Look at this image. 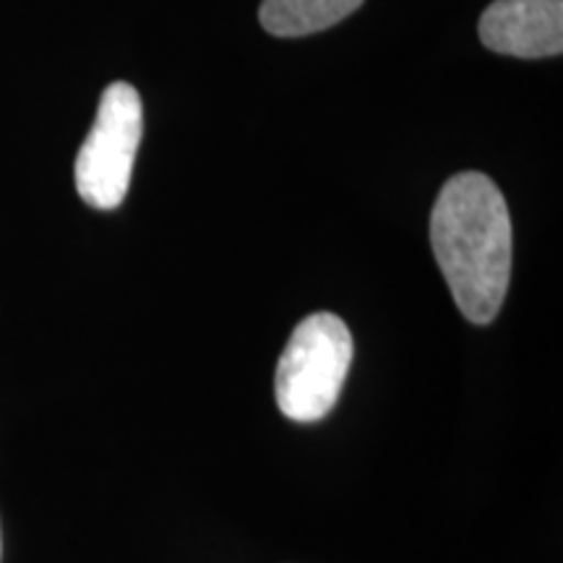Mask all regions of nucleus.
I'll return each mask as SVG.
<instances>
[{
  "label": "nucleus",
  "instance_id": "5",
  "mask_svg": "<svg viewBox=\"0 0 563 563\" xmlns=\"http://www.w3.org/2000/svg\"><path fill=\"white\" fill-rule=\"evenodd\" d=\"M361 5L363 0H264L258 19L274 37H306L340 24Z\"/></svg>",
  "mask_w": 563,
  "mask_h": 563
},
{
  "label": "nucleus",
  "instance_id": "4",
  "mask_svg": "<svg viewBox=\"0 0 563 563\" xmlns=\"http://www.w3.org/2000/svg\"><path fill=\"white\" fill-rule=\"evenodd\" d=\"M481 42L514 58L561 55L563 0H496L481 19Z\"/></svg>",
  "mask_w": 563,
  "mask_h": 563
},
{
  "label": "nucleus",
  "instance_id": "1",
  "mask_svg": "<svg viewBox=\"0 0 563 563\" xmlns=\"http://www.w3.org/2000/svg\"><path fill=\"white\" fill-rule=\"evenodd\" d=\"M431 243L464 319L490 323L511 279V217L488 175L460 173L443 183L431 214Z\"/></svg>",
  "mask_w": 563,
  "mask_h": 563
},
{
  "label": "nucleus",
  "instance_id": "3",
  "mask_svg": "<svg viewBox=\"0 0 563 563\" xmlns=\"http://www.w3.org/2000/svg\"><path fill=\"white\" fill-rule=\"evenodd\" d=\"M144 110L139 91L125 81L104 89L95 125L76 157V191L89 207L118 209L129 194Z\"/></svg>",
  "mask_w": 563,
  "mask_h": 563
},
{
  "label": "nucleus",
  "instance_id": "2",
  "mask_svg": "<svg viewBox=\"0 0 563 563\" xmlns=\"http://www.w3.org/2000/svg\"><path fill=\"white\" fill-rule=\"evenodd\" d=\"M352 363V334L340 316L311 313L282 350L274 376L277 407L295 422L327 418L340 399Z\"/></svg>",
  "mask_w": 563,
  "mask_h": 563
}]
</instances>
